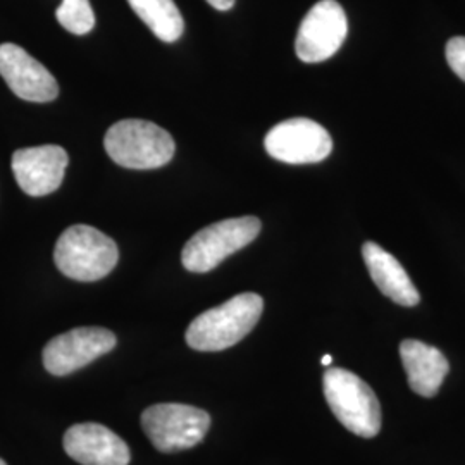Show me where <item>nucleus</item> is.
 <instances>
[{
  "label": "nucleus",
  "instance_id": "obj_1",
  "mask_svg": "<svg viewBox=\"0 0 465 465\" xmlns=\"http://www.w3.org/2000/svg\"><path fill=\"white\" fill-rule=\"evenodd\" d=\"M264 311L257 293H242L195 317L186 330V343L199 351L230 349L249 334Z\"/></svg>",
  "mask_w": 465,
  "mask_h": 465
},
{
  "label": "nucleus",
  "instance_id": "obj_2",
  "mask_svg": "<svg viewBox=\"0 0 465 465\" xmlns=\"http://www.w3.org/2000/svg\"><path fill=\"white\" fill-rule=\"evenodd\" d=\"M54 261L57 269L76 282H99L119 261L116 242L97 228L74 224L55 243Z\"/></svg>",
  "mask_w": 465,
  "mask_h": 465
},
{
  "label": "nucleus",
  "instance_id": "obj_3",
  "mask_svg": "<svg viewBox=\"0 0 465 465\" xmlns=\"http://www.w3.org/2000/svg\"><path fill=\"white\" fill-rule=\"evenodd\" d=\"M109 157L128 169H157L174 155V140L164 128L143 119H123L104 138Z\"/></svg>",
  "mask_w": 465,
  "mask_h": 465
},
{
  "label": "nucleus",
  "instance_id": "obj_4",
  "mask_svg": "<svg viewBox=\"0 0 465 465\" xmlns=\"http://www.w3.org/2000/svg\"><path fill=\"white\" fill-rule=\"evenodd\" d=\"M322 381L332 414L349 431L362 438H374L380 432L381 407L367 382L341 367L326 369Z\"/></svg>",
  "mask_w": 465,
  "mask_h": 465
},
{
  "label": "nucleus",
  "instance_id": "obj_5",
  "mask_svg": "<svg viewBox=\"0 0 465 465\" xmlns=\"http://www.w3.org/2000/svg\"><path fill=\"white\" fill-rule=\"evenodd\" d=\"M261 221L245 216L224 219L195 232L183 247L182 262L190 272H209L261 232Z\"/></svg>",
  "mask_w": 465,
  "mask_h": 465
},
{
  "label": "nucleus",
  "instance_id": "obj_6",
  "mask_svg": "<svg viewBox=\"0 0 465 465\" xmlns=\"http://www.w3.org/2000/svg\"><path fill=\"white\" fill-rule=\"evenodd\" d=\"M142 428L155 449L174 453L202 443L211 428V416L192 405L159 403L143 411Z\"/></svg>",
  "mask_w": 465,
  "mask_h": 465
},
{
  "label": "nucleus",
  "instance_id": "obj_7",
  "mask_svg": "<svg viewBox=\"0 0 465 465\" xmlns=\"http://www.w3.org/2000/svg\"><path fill=\"white\" fill-rule=\"evenodd\" d=\"M267 153L286 164H314L332 150L330 134L312 119L293 117L269 130L264 140Z\"/></svg>",
  "mask_w": 465,
  "mask_h": 465
},
{
  "label": "nucleus",
  "instance_id": "obj_8",
  "mask_svg": "<svg viewBox=\"0 0 465 465\" xmlns=\"http://www.w3.org/2000/svg\"><path fill=\"white\" fill-rule=\"evenodd\" d=\"M349 34V21L336 0H321L307 13L300 25L295 52L303 63H322L343 45Z\"/></svg>",
  "mask_w": 465,
  "mask_h": 465
},
{
  "label": "nucleus",
  "instance_id": "obj_9",
  "mask_svg": "<svg viewBox=\"0 0 465 465\" xmlns=\"http://www.w3.org/2000/svg\"><path fill=\"white\" fill-rule=\"evenodd\" d=\"M116 343V334L105 328H74L45 345L44 366L54 376H67L109 353Z\"/></svg>",
  "mask_w": 465,
  "mask_h": 465
},
{
  "label": "nucleus",
  "instance_id": "obj_10",
  "mask_svg": "<svg viewBox=\"0 0 465 465\" xmlns=\"http://www.w3.org/2000/svg\"><path fill=\"white\" fill-rule=\"evenodd\" d=\"M0 76L19 99L42 104L59 95V84L49 69L16 44L0 45Z\"/></svg>",
  "mask_w": 465,
  "mask_h": 465
},
{
  "label": "nucleus",
  "instance_id": "obj_11",
  "mask_svg": "<svg viewBox=\"0 0 465 465\" xmlns=\"http://www.w3.org/2000/svg\"><path fill=\"white\" fill-rule=\"evenodd\" d=\"M66 150L59 145H40L19 149L13 153V173L19 188L32 197H44L55 192L66 173Z\"/></svg>",
  "mask_w": 465,
  "mask_h": 465
},
{
  "label": "nucleus",
  "instance_id": "obj_12",
  "mask_svg": "<svg viewBox=\"0 0 465 465\" xmlns=\"http://www.w3.org/2000/svg\"><path fill=\"white\" fill-rule=\"evenodd\" d=\"M67 455L82 465H128L132 451L109 428L84 422L74 424L64 434Z\"/></svg>",
  "mask_w": 465,
  "mask_h": 465
},
{
  "label": "nucleus",
  "instance_id": "obj_13",
  "mask_svg": "<svg viewBox=\"0 0 465 465\" xmlns=\"http://www.w3.org/2000/svg\"><path fill=\"white\" fill-rule=\"evenodd\" d=\"M400 357L412 391L426 399L434 397L449 374V361L445 355L424 341L405 340L400 345Z\"/></svg>",
  "mask_w": 465,
  "mask_h": 465
},
{
  "label": "nucleus",
  "instance_id": "obj_14",
  "mask_svg": "<svg viewBox=\"0 0 465 465\" xmlns=\"http://www.w3.org/2000/svg\"><path fill=\"white\" fill-rule=\"evenodd\" d=\"M362 255L369 274L382 295L403 307H414L419 303L420 295L414 282H411L405 269L391 253L374 242H367L362 247Z\"/></svg>",
  "mask_w": 465,
  "mask_h": 465
},
{
  "label": "nucleus",
  "instance_id": "obj_15",
  "mask_svg": "<svg viewBox=\"0 0 465 465\" xmlns=\"http://www.w3.org/2000/svg\"><path fill=\"white\" fill-rule=\"evenodd\" d=\"M128 4L159 40L173 44L183 35V16L174 0H128Z\"/></svg>",
  "mask_w": 465,
  "mask_h": 465
},
{
  "label": "nucleus",
  "instance_id": "obj_16",
  "mask_svg": "<svg viewBox=\"0 0 465 465\" xmlns=\"http://www.w3.org/2000/svg\"><path fill=\"white\" fill-rule=\"evenodd\" d=\"M55 17L59 25L73 35L90 34L95 26V15L90 0H63Z\"/></svg>",
  "mask_w": 465,
  "mask_h": 465
},
{
  "label": "nucleus",
  "instance_id": "obj_17",
  "mask_svg": "<svg viewBox=\"0 0 465 465\" xmlns=\"http://www.w3.org/2000/svg\"><path fill=\"white\" fill-rule=\"evenodd\" d=\"M447 61L451 71L465 82V36H453L449 40Z\"/></svg>",
  "mask_w": 465,
  "mask_h": 465
},
{
  "label": "nucleus",
  "instance_id": "obj_18",
  "mask_svg": "<svg viewBox=\"0 0 465 465\" xmlns=\"http://www.w3.org/2000/svg\"><path fill=\"white\" fill-rule=\"evenodd\" d=\"M217 11H230L234 5V0H207Z\"/></svg>",
  "mask_w": 465,
  "mask_h": 465
},
{
  "label": "nucleus",
  "instance_id": "obj_19",
  "mask_svg": "<svg viewBox=\"0 0 465 465\" xmlns=\"http://www.w3.org/2000/svg\"><path fill=\"white\" fill-rule=\"evenodd\" d=\"M321 362H322V366H331V362H332L331 355H324V357H322V361H321Z\"/></svg>",
  "mask_w": 465,
  "mask_h": 465
},
{
  "label": "nucleus",
  "instance_id": "obj_20",
  "mask_svg": "<svg viewBox=\"0 0 465 465\" xmlns=\"http://www.w3.org/2000/svg\"><path fill=\"white\" fill-rule=\"evenodd\" d=\"M0 465H7V464H5V462H4V460H2V459H0Z\"/></svg>",
  "mask_w": 465,
  "mask_h": 465
}]
</instances>
